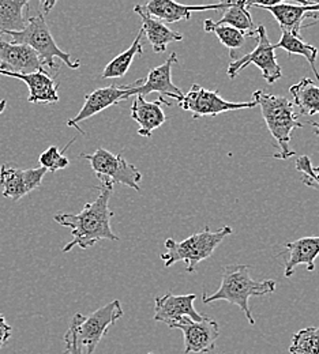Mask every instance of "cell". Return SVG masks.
Wrapping results in <instances>:
<instances>
[{"instance_id": "cell-22", "label": "cell", "mask_w": 319, "mask_h": 354, "mask_svg": "<svg viewBox=\"0 0 319 354\" xmlns=\"http://www.w3.org/2000/svg\"><path fill=\"white\" fill-rule=\"evenodd\" d=\"M29 7L28 0H0V37L26 28L25 14Z\"/></svg>"}, {"instance_id": "cell-37", "label": "cell", "mask_w": 319, "mask_h": 354, "mask_svg": "<svg viewBox=\"0 0 319 354\" xmlns=\"http://www.w3.org/2000/svg\"><path fill=\"white\" fill-rule=\"evenodd\" d=\"M149 354H154V353H149Z\"/></svg>"}, {"instance_id": "cell-2", "label": "cell", "mask_w": 319, "mask_h": 354, "mask_svg": "<svg viewBox=\"0 0 319 354\" xmlns=\"http://www.w3.org/2000/svg\"><path fill=\"white\" fill-rule=\"evenodd\" d=\"M248 265H228L223 268L221 285L217 292L208 295L203 292L202 303L210 304L215 301H228L229 304L237 306L247 317L251 326L255 324V319L250 308L248 300L250 297L268 296L275 292V282L273 279L254 281L250 277Z\"/></svg>"}, {"instance_id": "cell-11", "label": "cell", "mask_w": 319, "mask_h": 354, "mask_svg": "<svg viewBox=\"0 0 319 354\" xmlns=\"http://www.w3.org/2000/svg\"><path fill=\"white\" fill-rule=\"evenodd\" d=\"M178 64V56L172 52L168 59L147 74L146 80H138L129 85V95L146 97L150 93H160V97H171L181 102L184 97L182 90L172 82V66Z\"/></svg>"}, {"instance_id": "cell-16", "label": "cell", "mask_w": 319, "mask_h": 354, "mask_svg": "<svg viewBox=\"0 0 319 354\" xmlns=\"http://www.w3.org/2000/svg\"><path fill=\"white\" fill-rule=\"evenodd\" d=\"M197 300V295H183L176 296L171 292L161 297H156L154 300V320L163 322L167 326L179 322L183 317H188L192 322H201L208 315L199 313L194 308V301Z\"/></svg>"}, {"instance_id": "cell-14", "label": "cell", "mask_w": 319, "mask_h": 354, "mask_svg": "<svg viewBox=\"0 0 319 354\" xmlns=\"http://www.w3.org/2000/svg\"><path fill=\"white\" fill-rule=\"evenodd\" d=\"M129 85H111L107 88H100L94 91H91L89 94L85 95V102L80 111V113L67 120V126L69 127H74L77 129V131L85 135V133L81 130L80 123L88 120L91 116L105 111L107 108L112 106V105H118L119 102L129 100Z\"/></svg>"}, {"instance_id": "cell-26", "label": "cell", "mask_w": 319, "mask_h": 354, "mask_svg": "<svg viewBox=\"0 0 319 354\" xmlns=\"http://www.w3.org/2000/svg\"><path fill=\"white\" fill-rule=\"evenodd\" d=\"M274 49L280 48L286 50L291 55H300L303 56L311 66L313 73L316 74L317 80L319 81V71L317 70V57H318V48H316L314 45L307 44L304 43L302 39L292 36L291 33L282 32L281 39L277 44H273Z\"/></svg>"}, {"instance_id": "cell-34", "label": "cell", "mask_w": 319, "mask_h": 354, "mask_svg": "<svg viewBox=\"0 0 319 354\" xmlns=\"http://www.w3.org/2000/svg\"><path fill=\"white\" fill-rule=\"evenodd\" d=\"M310 126L314 129V133L319 138V122H310Z\"/></svg>"}, {"instance_id": "cell-8", "label": "cell", "mask_w": 319, "mask_h": 354, "mask_svg": "<svg viewBox=\"0 0 319 354\" xmlns=\"http://www.w3.org/2000/svg\"><path fill=\"white\" fill-rule=\"evenodd\" d=\"M254 39L257 40V46L254 48V50H251L250 53L244 55L243 57L235 59L229 63L228 77L230 80H233L239 75V73L241 70L254 64L261 70L264 80L269 85H273L277 81L281 80L282 70L277 63L273 44L271 43L264 25H259L255 29Z\"/></svg>"}, {"instance_id": "cell-3", "label": "cell", "mask_w": 319, "mask_h": 354, "mask_svg": "<svg viewBox=\"0 0 319 354\" xmlns=\"http://www.w3.org/2000/svg\"><path fill=\"white\" fill-rule=\"evenodd\" d=\"M253 101L259 105L268 130L278 145V153H274V158L289 160L293 157L296 151L289 146L291 135L293 130L303 129V124L299 122L295 112L293 104L286 97L274 95L262 90L253 93Z\"/></svg>"}, {"instance_id": "cell-19", "label": "cell", "mask_w": 319, "mask_h": 354, "mask_svg": "<svg viewBox=\"0 0 319 354\" xmlns=\"http://www.w3.org/2000/svg\"><path fill=\"white\" fill-rule=\"evenodd\" d=\"M285 278L292 277L298 266H306L307 271L316 270V259L319 257V236L302 237L299 240L286 243L285 245Z\"/></svg>"}, {"instance_id": "cell-35", "label": "cell", "mask_w": 319, "mask_h": 354, "mask_svg": "<svg viewBox=\"0 0 319 354\" xmlns=\"http://www.w3.org/2000/svg\"><path fill=\"white\" fill-rule=\"evenodd\" d=\"M6 108H7V101H6V100H1V101H0V115L6 111Z\"/></svg>"}, {"instance_id": "cell-25", "label": "cell", "mask_w": 319, "mask_h": 354, "mask_svg": "<svg viewBox=\"0 0 319 354\" xmlns=\"http://www.w3.org/2000/svg\"><path fill=\"white\" fill-rule=\"evenodd\" d=\"M219 24L228 25L243 35L255 37V26H254V22H253V18L248 11L246 0L244 1H230L228 7L224 10V15L219 21Z\"/></svg>"}, {"instance_id": "cell-18", "label": "cell", "mask_w": 319, "mask_h": 354, "mask_svg": "<svg viewBox=\"0 0 319 354\" xmlns=\"http://www.w3.org/2000/svg\"><path fill=\"white\" fill-rule=\"evenodd\" d=\"M163 105L171 106V104L167 102L164 97H158L157 101L149 102L145 100V97L136 95L131 105V118L139 124L138 135L149 138L154 130L160 129L167 122L168 118L164 113Z\"/></svg>"}, {"instance_id": "cell-21", "label": "cell", "mask_w": 319, "mask_h": 354, "mask_svg": "<svg viewBox=\"0 0 319 354\" xmlns=\"http://www.w3.org/2000/svg\"><path fill=\"white\" fill-rule=\"evenodd\" d=\"M134 11L142 18L143 36H146L156 53H164L171 43L182 41L183 36L181 33L170 29L161 21L153 18L146 11L145 6H136Z\"/></svg>"}, {"instance_id": "cell-28", "label": "cell", "mask_w": 319, "mask_h": 354, "mask_svg": "<svg viewBox=\"0 0 319 354\" xmlns=\"http://www.w3.org/2000/svg\"><path fill=\"white\" fill-rule=\"evenodd\" d=\"M291 354H319V326L306 327L292 337Z\"/></svg>"}, {"instance_id": "cell-4", "label": "cell", "mask_w": 319, "mask_h": 354, "mask_svg": "<svg viewBox=\"0 0 319 354\" xmlns=\"http://www.w3.org/2000/svg\"><path fill=\"white\" fill-rule=\"evenodd\" d=\"M229 234H232V227L229 226H224L216 232H212L209 226H205L202 232L195 233L179 243L174 239H167L165 252L161 254L160 258L165 267L184 262L188 272H195L198 265L210 258Z\"/></svg>"}, {"instance_id": "cell-31", "label": "cell", "mask_w": 319, "mask_h": 354, "mask_svg": "<svg viewBox=\"0 0 319 354\" xmlns=\"http://www.w3.org/2000/svg\"><path fill=\"white\" fill-rule=\"evenodd\" d=\"M64 344H66V353L67 354H84L82 348L78 342L77 331H75V324L71 322L66 335H64Z\"/></svg>"}, {"instance_id": "cell-32", "label": "cell", "mask_w": 319, "mask_h": 354, "mask_svg": "<svg viewBox=\"0 0 319 354\" xmlns=\"http://www.w3.org/2000/svg\"><path fill=\"white\" fill-rule=\"evenodd\" d=\"M11 333H12L11 326L7 324L4 316L0 313V349H1V346L6 345L7 341L11 338Z\"/></svg>"}, {"instance_id": "cell-5", "label": "cell", "mask_w": 319, "mask_h": 354, "mask_svg": "<svg viewBox=\"0 0 319 354\" xmlns=\"http://www.w3.org/2000/svg\"><path fill=\"white\" fill-rule=\"evenodd\" d=\"M12 39L14 44H24L30 46L36 53L42 57L46 70L49 73H56L59 66L55 63V59H60L67 67L77 70L81 67L80 60H73L70 53L62 50L52 37L49 26L46 24L44 14L40 11L36 15H30L28 18L26 28L22 32L8 33L6 35Z\"/></svg>"}, {"instance_id": "cell-13", "label": "cell", "mask_w": 319, "mask_h": 354, "mask_svg": "<svg viewBox=\"0 0 319 354\" xmlns=\"http://www.w3.org/2000/svg\"><path fill=\"white\" fill-rule=\"evenodd\" d=\"M46 172L44 168H33V169H19L8 165L0 167V187L1 195L11 201H19L26 196L32 191L37 189Z\"/></svg>"}, {"instance_id": "cell-24", "label": "cell", "mask_w": 319, "mask_h": 354, "mask_svg": "<svg viewBox=\"0 0 319 354\" xmlns=\"http://www.w3.org/2000/svg\"><path fill=\"white\" fill-rule=\"evenodd\" d=\"M142 37H143V32L142 29L139 30V33L136 37V40L133 41L131 46L129 49H126L125 52H122L120 55H118L115 59H112L104 68L102 71V80H112V78H122L127 74V71L131 67V63L134 60L136 56L143 55V46H142Z\"/></svg>"}, {"instance_id": "cell-29", "label": "cell", "mask_w": 319, "mask_h": 354, "mask_svg": "<svg viewBox=\"0 0 319 354\" xmlns=\"http://www.w3.org/2000/svg\"><path fill=\"white\" fill-rule=\"evenodd\" d=\"M73 142H75V138L71 139V142L62 151L56 146H51L49 149H46L39 158V164L42 165V168H44L46 172H52V174L67 168L70 165V161L63 153L71 146Z\"/></svg>"}, {"instance_id": "cell-10", "label": "cell", "mask_w": 319, "mask_h": 354, "mask_svg": "<svg viewBox=\"0 0 319 354\" xmlns=\"http://www.w3.org/2000/svg\"><path fill=\"white\" fill-rule=\"evenodd\" d=\"M247 7H258L269 11L278 22L281 32L291 33L295 37L302 39V29L310 25L304 24L306 19H319L318 3L302 1L300 4L275 1V3H261V1H247Z\"/></svg>"}, {"instance_id": "cell-20", "label": "cell", "mask_w": 319, "mask_h": 354, "mask_svg": "<svg viewBox=\"0 0 319 354\" xmlns=\"http://www.w3.org/2000/svg\"><path fill=\"white\" fill-rule=\"evenodd\" d=\"M0 74L25 82V85L29 88L28 101L30 104H55L59 101V85L55 82L48 71H39L33 74H12L0 70Z\"/></svg>"}, {"instance_id": "cell-36", "label": "cell", "mask_w": 319, "mask_h": 354, "mask_svg": "<svg viewBox=\"0 0 319 354\" xmlns=\"http://www.w3.org/2000/svg\"><path fill=\"white\" fill-rule=\"evenodd\" d=\"M317 3H318V4H319V1H317Z\"/></svg>"}, {"instance_id": "cell-17", "label": "cell", "mask_w": 319, "mask_h": 354, "mask_svg": "<svg viewBox=\"0 0 319 354\" xmlns=\"http://www.w3.org/2000/svg\"><path fill=\"white\" fill-rule=\"evenodd\" d=\"M230 1L217 3V4H205V6H184L181 3H175L172 0H152L145 4L146 11L156 19L163 24H175L179 21H188L191 18V12L210 11V10H226Z\"/></svg>"}, {"instance_id": "cell-12", "label": "cell", "mask_w": 319, "mask_h": 354, "mask_svg": "<svg viewBox=\"0 0 319 354\" xmlns=\"http://www.w3.org/2000/svg\"><path fill=\"white\" fill-rule=\"evenodd\" d=\"M170 328L182 330L184 335V353H208L215 349L220 337V327L216 320L206 316L201 322H192L183 317L168 326Z\"/></svg>"}, {"instance_id": "cell-1", "label": "cell", "mask_w": 319, "mask_h": 354, "mask_svg": "<svg viewBox=\"0 0 319 354\" xmlns=\"http://www.w3.org/2000/svg\"><path fill=\"white\" fill-rule=\"evenodd\" d=\"M97 189L100 191L97 199L86 203L81 213L56 214L53 217V221L71 229L73 240L63 248V252H70L74 247L88 250L101 240H119V236L111 227L113 212L109 209V199L113 194V187L101 184Z\"/></svg>"}, {"instance_id": "cell-27", "label": "cell", "mask_w": 319, "mask_h": 354, "mask_svg": "<svg viewBox=\"0 0 319 354\" xmlns=\"http://www.w3.org/2000/svg\"><path fill=\"white\" fill-rule=\"evenodd\" d=\"M203 29L208 33H215L221 41V44L228 48L230 57L233 59H235L236 49L241 48L244 44V35L228 25H220L219 22H215L212 19H205Z\"/></svg>"}, {"instance_id": "cell-15", "label": "cell", "mask_w": 319, "mask_h": 354, "mask_svg": "<svg viewBox=\"0 0 319 354\" xmlns=\"http://www.w3.org/2000/svg\"><path fill=\"white\" fill-rule=\"evenodd\" d=\"M0 70L12 74L46 71L42 57L30 46L0 40Z\"/></svg>"}, {"instance_id": "cell-9", "label": "cell", "mask_w": 319, "mask_h": 354, "mask_svg": "<svg viewBox=\"0 0 319 354\" xmlns=\"http://www.w3.org/2000/svg\"><path fill=\"white\" fill-rule=\"evenodd\" d=\"M183 111L191 112L194 119L199 118H216L221 113L239 111V109H250L257 106L255 101L248 102H230L220 97L217 90H206V88L194 84L191 90L184 94L182 101L179 102Z\"/></svg>"}, {"instance_id": "cell-30", "label": "cell", "mask_w": 319, "mask_h": 354, "mask_svg": "<svg viewBox=\"0 0 319 354\" xmlns=\"http://www.w3.org/2000/svg\"><path fill=\"white\" fill-rule=\"evenodd\" d=\"M296 169L302 174V181L307 187L319 191V167H313L310 157H299L296 161Z\"/></svg>"}, {"instance_id": "cell-7", "label": "cell", "mask_w": 319, "mask_h": 354, "mask_svg": "<svg viewBox=\"0 0 319 354\" xmlns=\"http://www.w3.org/2000/svg\"><path fill=\"white\" fill-rule=\"evenodd\" d=\"M122 316L123 308L119 300H113L112 303L91 312L88 316L77 313L71 322L75 324L78 342L84 354H93L108 328Z\"/></svg>"}, {"instance_id": "cell-23", "label": "cell", "mask_w": 319, "mask_h": 354, "mask_svg": "<svg viewBox=\"0 0 319 354\" xmlns=\"http://www.w3.org/2000/svg\"><path fill=\"white\" fill-rule=\"evenodd\" d=\"M289 93L302 115H319V86L313 80L303 78L299 84L291 86Z\"/></svg>"}, {"instance_id": "cell-6", "label": "cell", "mask_w": 319, "mask_h": 354, "mask_svg": "<svg viewBox=\"0 0 319 354\" xmlns=\"http://www.w3.org/2000/svg\"><path fill=\"white\" fill-rule=\"evenodd\" d=\"M80 157L89 161L93 172L101 180V184L112 187L122 184L140 192L138 184L142 180V175L137 167L130 164L122 154H113L100 147L94 153L81 154Z\"/></svg>"}, {"instance_id": "cell-33", "label": "cell", "mask_w": 319, "mask_h": 354, "mask_svg": "<svg viewBox=\"0 0 319 354\" xmlns=\"http://www.w3.org/2000/svg\"><path fill=\"white\" fill-rule=\"evenodd\" d=\"M55 4H56V1H42V12L48 14Z\"/></svg>"}]
</instances>
